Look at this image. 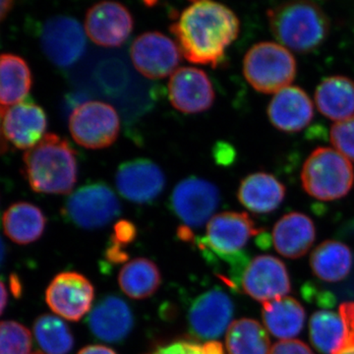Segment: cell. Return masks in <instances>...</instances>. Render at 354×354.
<instances>
[{"instance_id":"1","label":"cell","mask_w":354,"mask_h":354,"mask_svg":"<svg viewBox=\"0 0 354 354\" xmlns=\"http://www.w3.org/2000/svg\"><path fill=\"white\" fill-rule=\"evenodd\" d=\"M241 22L227 6L209 0L191 2L169 27L191 64L218 67L237 37Z\"/></svg>"},{"instance_id":"2","label":"cell","mask_w":354,"mask_h":354,"mask_svg":"<svg viewBox=\"0 0 354 354\" xmlns=\"http://www.w3.org/2000/svg\"><path fill=\"white\" fill-rule=\"evenodd\" d=\"M23 174L32 190L46 194H67L78 179L76 151L57 134L43 140L25 153Z\"/></svg>"},{"instance_id":"3","label":"cell","mask_w":354,"mask_h":354,"mask_svg":"<svg viewBox=\"0 0 354 354\" xmlns=\"http://www.w3.org/2000/svg\"><path fill=\"white\" fill-rule=\"evenodd\" d=\"M272 36L279 44L297 53L316 50L327 39L330 20L318 4L291 1L279 4L267 12Z\"/></svg>"},{"instance_id":"4","label":"cell","mask_w":354,"mask_h":354,"mask_svg":"<svg viewBox=\"0 0 354 354\" xmlns=\"http://www.w3.org/2000/svg\"><path fill=\"white\" fill-rule=\"evenodd\" d=\"M305 192L322 201L346 196L354 183L351 160L332 148L319 147L305 160L301 171Z\"/></svg>"},{"instance_id":"5","label":"cell","mask_w":354,"mask_h":354,"mask_svg":"<svg viewBox=\"0 0 354 354\" xmlns=\"http://www.w3.org/2000/svg\"><path fill=\"white\" fill-rule=\"evenodd\" d=\"M297 60L279 43L254 44L243 59V74L251 87L262 94H277L295 80Z\"/></svg>"},{"instance_id":"6","label":"cell","mask_w":354,"mask_h":354,"mask_svg":"<svg viewBox=\"0 0 354 354\" xmlns=\"http://www.w3.org/2000/svg\"><path fill=\"white\" fill-rule=\"evenodd\" d=\"M121 213L120 200L104 183H88L71 193L62 214L77 227L97 230L108 225Z\"/></svg>"},{"instance_id":"7","label":"cell","mask_w":354,"mask_h":354,"mask_svg":"<svg viewBox=\"0 0 354 354\" xmlns=\"http://www.w3.org/2000/svg\"><path fill=\"white\" fill-rule=\"evenodd\" d=\"M262 232L246 213L223 212L209 221L206 235L195 239V243L203 257H228L243 252L249 239Z\"/></svg>"},{"instance_id":"8","label":"cell","mask_w":354,"mask_h":354,"mask_svg":"<svg viewBox=\"0 0 354 354\" xmlns=\"http://www.w3.org/2000/svg\"><path fill=\"white\" fill-rule=\"evenodd\" d=\"M69 130L74 141L84 148L90 150L108 148L120 134V116L115 109L106 102H83L72 111Z\"/></svg>"},{"instance_id":"9","label":"cell","mask_w":354,"mask_h":354,"mask_svg":"<svg viewBox=\"0 0 354 354\" xmlns=\"http://www.w3.org/2000/svg\"><path fill=\"white\" fill-rule=\"evenodd\" d=\"M221 195L215 184L200 177L191 176L177 184L172 191L171 207L183 227L204 225L220 205Z\"/></svg>"},{"instance_id":"10","label":"cell","mask_w":354,"mask_h":354,"mask_svg":"<svg viewBox=\"0 0 354 354\" xmlns=\"http://www.w3.org/2000/svg\"><path fill=\"white\" fill-rule=\"evenodd\" d=\"M94 298V286L76 272L57 274L46 291V304L53 313L72 322H78L87 315Z\"/></svg>"},{"instance_id":"11","label":"cell","mask_w":354,"mask_h":354,"mask_svg":"<svg viewBox=\"0 0 354 354\" xmlns=\"http://www.w3.org/2000/svg\"><path fill=\"white\" fill-rule=\"evenodd\" d=\"M39 41L46 57L62 68L75 64L86 50L82 25L68 16H57L46 21L41 28Z\"/></svg>"},{"instance_id":"12","label":"cell","mask_w":354,"mask_h":354,"mask_svg":"<svg viewBox=\"0 0 354 354\" xmlns=\"http://www.w3.org/2000/svg\"><path fill=\"white\" fill-rule=\"evenodd\" d=\"M130 57L142 75L149 79H162L178 66L181 53L178 46L162 32H147L133 41Z\"/></svg>"},{"instance_id":"13","label":"cell","mask_w":354,"mask_h":354,"mask_svg":"<svg viewBox=\"0 0 354 354\" xmlns=\"http://www.w3.org/2000/svg\"><path fill=\"white\" fill-rule=\"evenodd\" d=\"M234 306L227 293L218 288L205 291L191 302L188 326L200 339H218L230 327Z\"/></svg>"},{"instance_id":"14","label":"cell","mask_w":354,"mask_h":354,"mask_svg":"<svg viewBox=\"0 0 354 354\" xmlns=\"http://www.w3.org/2000/svg\"><path fill=\"white\" fill-rule=\"evenodd\" d=\"M134 27L127 7L115 1H102L86 14L85 30L93 43L104 48H118L129 38Z\"/></svg>"},{"instance_id":"15","label":"cell","mask_w":354,"mask_h":354,"mask_svg":"<svg viewBox=\"0 0 354 354\" xmlns=\"http://www.w3.org/2000/svg\"><path fill=\"white\" fill-rule=\"evenodd\" d=\"M241 288L257 301H272L285 297L290 291V281L286 265L274 256L254 258L242 277Z\"/></svg>"},{"instance_id":"16","label":"cell","mask_w":354,"mask_h":354,"mask_svg":"<svg viewBox=\"0 0 354 354\" xmlns=\"http://www.w3.org/2000/svg\"><path fill=\"white\" fill-rule=\"evenodd\" d=\"M115 184L121 196L135 204H148L157 199L165 186L164 171L147 158L123 162L118 167Z\"/></svg>"},{"instance_id":"17","label":"cell","mask_w":354,"mask_h":354,"mask_svg":"<svg viewBox=\"0 0 354 354\" xmlns=\"http://www.w3.org/2000/svg\"><path fill=\"white\" fill-rule=\"evenodd\" d=\"M169 97L177 111L200 113L213 106L215 90L206 72L195 67H181L169 79Z\"/></svg>"},{"instance_id":"18","label":"cell","mask_w":354,"mask_h":354,"mask_svg":"<svg viewBox=\"0 0 354 354\" xmlns=\"http://www.w3.org/2000/svg\"><path fill=\"white\" fill-rule=\"evenodd\" d=\"M48 118L43 109L32 101H23L6 109L2 130L7 142L21 150H30L46 136Z\"/></svg>"},{"instance_id":"19","label":"cell","mask_w":354,"mask_h":354,"mask_svg":"<svg viewBox=\"0 0 354 354\" xmlns=\"http://www.w3.org/2000/svg\"><path fill=\"white\" fill-rule=\"evenodd\" d=\"M88 328L97 339L120 342L131 333L134 316L129 305L115 295L102 298L88 314Z\"/></svg>"},{"instance_id":"20","label":"cell","mask_w":354,"mask_h":354,"mask_svg":"<svg viewBox=\"0 0 354 354\" xmlns=\"http://www.w3.org/2000/svg\"><path fill=\"white\" fill-rule=\"evenodd\" d=\"M268 116L281 131H301L313 120V102L304 88L288 86L272 97L268 106Z\"/></svg>"},{"instance_id":"21","label":"cell","mask_w":354,"mask_h":354,"mask_svg":"<svg viewBox=\"0 0 354 354\" xmlns=\"http://www.w3.org/2000/svg\"><path fill=\"white\" fill-rule=\"evenodd\" d=\"M316 230L313 221L302 213L288 214L274 225L272 243L283 257L297 259L313 245Z\"/></svg>"},{"instance_id":"22","label":"cell","mask_w":354,"mask_h":354,"mask_svg":"<svg viewBox=\"0 0 354 354\" xmlns=\"http://www.w3.org/2000/svg\"><path fill=\"white\" fill-rule=\"evenodd\" d=\"M286 192V186L276 176L261 171L242 179L237 198L252 213L269 214L279 208Z\"/></svg>"},{"instance_id":"23","label":"cell","mask_w":354,"mask_h":354,"mask_svg":"<svg viewBox=\"0 0 354 354\" xmlns=\"http://www.w3.org/2000/svg\"><path fill=\"white\" fill-rule=\"evenodd\" d=\"M317 109L330 120L341 121L354 115V81L346 76H330L319 84Z\"/></svg>"},{"instance_id":"24","label":"cell","mask_w":354,"mask_h":354,"mask_svg":"<svg viewBox=\"0 0 354 354\" xmlns=\"http://www.w3.org/2000/svg\"><path fill=\"white\" fill-rule=\"evenodd\" d=\"M2 223L9 239L20 245H27L41 239L46 230V218L36 205L18 202L6 209Z\"/></svg>"},{"instance_id":"25","label":"cell","mask_w":354,"mask_h":354,"mask_svg":"<svg viewBox=\"0 0 354 354\" xmlns=\"http://www.w3.org/2000/svg\"><path fill=\"white\" fill-rule=\"evenodd\" d=\"M262 314L268 330L283 341L297 337L304 329L305 311L295 298L281 297L265 302Z\"/></svg>"},{"instance_id":"26","label":"cell","mask_w":354,"mask_h":354,"mask_svg":"<svg viewBox=\"0 0 354 354\" xmlns=\"http://www.w3.org/2000/svg\"><path fill=\"white\" fill-rule=\"evenodd\" d=\"M32 85L31 69L18 55H0V106L10 108L23 102Z\"/></svg>"},{"instance_id":"27","label":"cell","mask_w":354,"mask_h":354,"mask_svg":"<svg viewBox=\"0 0 354 354\" xmlns=\"http://www.w3.org/2000/svg\"><path fill=\"white\" fill-rule=\"evenodd\" d=\"M121 290L132 299L152 297L162 283V274L153 261L136 258L123 266L118 274Z\"/></svg>"},{"instance_id":"28","label":"cell","mask_w":354,"mask_h":354,"mask_svg":"<svg viewBox=\"0 0 354 354\" xmlns=\"http://www.w3.org/2000/svg\"><path fill=\"white\" fill-rule=\"evenodd\" d=\"M310 265L315 276L328 283L346 278L353 266L351 249L339 241L323 242L312 253Z\"/></svg>"},{"instance_id":"29","label":"cell","mask_w":354,"mask_h":354,"mask_svg":"<svg viewBox=\"0 0 354 354\" xmlns=\"http://www.w3.org/2000/svg\"><path fill=\"white\" fill-rule=\"evenodd\" d=\"M228 354H269L271 342L263 326L243 318L230 324L225 337Z\"/></svg>"},{"instance_id":"30","label":"cell","mask_w":354,"mask_h":354,"mask_svg":"<svg viewBox=\"0 0 354 354\" xmlns=\"http://www.w3.org/2000/svg\"><path fill=\"white\" fill-rule=\"evenodd\" d=\"M312 344L324 354H339L346 339V327L341 315L335 312H316L310 320Z\"/></svg>"},{"instance_id":"31","label":"cell","mask_w":354,"mask_h":354,"mask_svg":"<svg viewBox=\"0 0 354 354\" xmlns=\"http://www.w3.org/2000/svg\"><path fill=\"white\" fill-rule=\"evenodd\" d=\"M35 339L46 354H68L74 346V337L59 317L44 314L35 321Z\"/></svg>"},{"instance_id":"32","label":"cell","mask_w":354,"mask_h":354,"mask_svg":"<svg viewBox=\"0 0 354 354\" xmlns=\"http://www.w3.org/2000/svg\"><path fill=\"white\" fill-rule=\"evenodd\" d=\"M32 335L15 321L0 322V354H32Z\"/></svg>"},{"instance_id":"33","label":"cell","mask_w":354,"mask_h":354,"mask_svg":"<svg viewBox=\"0 0 354 354\" xmlns=\"http://www.w3.org/2000/svg\"><path fill=\"white\" fill-rule=\"evenodd\" d=\"M147 354H225L221 342L209 341L204 344L193 341H176L158 346Z\"/></svg>"},{"instance_id":"34","label":"cell","mask_w":354,"mask_h":354,"mask_svg":"<svg viewBox=\"0 0 354 354\" xmlns=\"http://www.w3.org/2000/svg\"><path fill=\"white\" fill-rule=\"evenodd\" d=\"M330 140L335 151L354 160V115L335 122L330 128Z\"/></svg>"},{"instance_id":"35","label":"cell","mask_w":354,"mask_h":354,"mask_svg":"<svg viewBox=\"0 0 354 354\" xmlns=\"http://www.w3.org/2000/svg\"><path fill=\"white\" fill-rule=\"evenodd\" d=\"M137 230L134 223L129 221L121 220L114 225L113 234L108 248L120 253H127L123 248L134 241Z\"/></svg>"},{"instance_id":"36","label":"cell","mask_w":354,"mask_h":354,"mask_svg":"<svg viewBox=\"0 0 354 354\" xmlns=\"http://www.w3.org/2000/svg\"><path fill=\"white\" fill-rule=\"evenodd\" d=\"M339 315L346 327V339L342 351L344 353L346 349L354 348V302L342 304L339 306Z\"/></svg>"},{"instance_id":"37","label":"cell","mask_w":354,"mask_h":354,"mask_svg":"<svg viewBox=\"0 0 354 354\" xmlns=\"http://www.w3.org/2000/svg\"><path fill=\"white\" fill-rule=\"evenodd\" d=\"M269 354H313L304 342L297 339H286L277 342Z\"/></svg>"},{"instance_id":"38","label":"cell","mask_w":354,"mask_h":354,"mask_svg":"<svg viewBox=\"0 0 354 354\" xmlns=\"http://www.w3.org/2000/svg\"><path fill=\"white\" fill-rule=\"evenodd\" d=\"M78 354H118L113 349L104 346H88L79 351Z\"/></svg>"},{"instance_id":"39","label":"cell","mask_w":354,"mask_h":354,"mask_svg":"<svg viewBox=\"0 0 354 354\" xmlns=\"http://www.w3.org/2000/svg\"><path fill=\"white\" fill-rule=\"evenodd\" d=\"M6 109L0 106V155H2V153H6L8 150V143H7V140L4 137L3 130H2V121H3V116Z\"/></svg>"},{"instance_id":"40","label":"cell","mask_w":354,"mask_h":354,"mask_svg":"<svg viewBox=\"0 0 354 354\" xmlns=\"http://www.w3.org/2000/svg\"><path fill=\"white\" fill-rule=\"evenodd\" d=\"M7 301H8V293H7L6 286L0 279V315L6 310Z\"/></svg>"},{"instance_id":"41","label":"cell","mask_w":354,"mask_h":354,"mask_svg":"<svg viewBox=\"0 0 354 354\" xmlns=\"http://www.w3.org/2000/svg\"><path fill=\"white\" fill-rule=\"evenodd\" d=\"M13 4V2L9 0H0V21L6 17L7 14L12 9Z\"/></svg>"},{"instance_id":"42","label":"cell","mask_w":354,"mask_h":354,"mask_svg":"<svg viewBox=\"0 0 354 354\" xmlns=\"http://www.w3.org/2000/svg\"><path fill=\"white\" fill-rule=\"evenodd\" d=\"M6 244H4V241H2L1 237H0V267H1L2 264H3L4 260H6Z\"/></svg>"},{"instance_id":"43","label":"cell","mask_w":354,"mask_h":354,"mask_svg":"<svg viewBox=\"0 0 354 354\" xmlns=\"http://www.w3.org/2000/svg\"><path fill=\"white\" fill-rule=\"evenodd\" d=\"M341 354H354V348L346 349V351H344Z\"/></svg>"},{"instance_id":"44","label":"cell","mask_w":354,"mask_h":354,"mask_svg":"<svg viewBox=\"0 0 354 354\" xmlns=\"http://www.w3.org/2000/svg\"><path fill=\"white\" fill-rule=\"evenodd\" d=\"M32 354H44L43 353H32Z\"/></svg>"}]
</instances>
